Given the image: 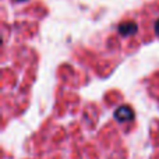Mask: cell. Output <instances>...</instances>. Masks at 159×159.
Wrapping results in <instances>:
<instances>
[{
    "instance_id": "6da1fadb",
    "label": "cell",
    "mask_w": 159,
    "mask_h": 159,
    "mask_svg": "<svg viewBox=\"0 0 159 159\" xmlns=\"http://www.w3.org/2000/svg\"><path fill=\"white\" fill-rule=\"evenodd\" d=\"M155 31H157V35H159V21L157 22V27H155Z\"/></svg>"
}]
</instances>
